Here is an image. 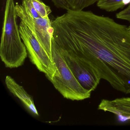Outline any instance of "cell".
Instances as JSON below:
<instances>
[{
	"label": "cell",
	"instance_id": "cell-1",
	"mask_svg": "<svg viewBox=\"0 0 130 130\" xmlns=\"http://www.w3.org/2000/svg\"><path fill=\"white\" fill-rule=\"evenodd\" d=\"M52 22L60 49L95 69L114 89L130 93V33L128 27L91 11H67Z\"/></svg>",
	"mask_w": 130,
	"mask_h": 130
},
{
	"label": "cell",
	"instance_id": "cell-2",
	"mask_svg": "<svg viewBox=\"0 0 130 130\" xmlns=\"http://www.w3.org/2000/svg\"><path fill=\"white\" fill-rule=\"evenodd\" d=\"M14 0H6L0 45V56L6 67L22 66L27 57L26 47L20 35Z\"/></svg>",
	"mask_w": 130,
	"mask_h": 130
},
{
	"label": "cell",
	"instance_id": "cell-3",
	"mask_svg": "<svg viewBox=\"0 0 130 130\" xmlns=\"http://www.w3.org/2000/svg\"><path fill=\"white\" fill-rule=\"evenodd\" d=\"M52 54L60 76H55L50 81L64 98L72 100H83L90 98L92 92L78 82L63 56L52 41Z\"/></svg>",
	"mask_w": 130,
	"mask_h": 130
},
{
	"label": "cell",
	"instance_id": "cell-4",
	"mask_svg": "<svg viewBox=\"0 0 130 130\" xmlns=\"http://www.w3.org/2000/svg\"><path fill=\"white\" fill-rule=\"evenodd\" d=\"M20 32L31 62L49 80L55 76H60L55 63L47 51L36 38L28 27L20 22Z\"/></svg>",
	"mask_w": 130,
	"mask_h": 130
},
{
	"label": "cell",
	"instance_id": "cell-5",
	"mask_svg": "<svg viewBox=\"0 0 130 130\" xmlns=\"http://www.w3.org/2000/svg\"><path fill=\"white\" fill-rule=\"evenodd\" d=\"M15 9L17 17L29 29L36 38L53 59L52 43L54 28L49 17L35 18L27 14L22 4L17 3Z\"/></svg>",
	"mask_w": 130,
	"mask_h": 130
},
{
	"label": "cell",
	"instance_id": "cell-6",
	"mask_svg": "<svg viewBox=\"0 0 130 130\" xmlns=\"http://www.w3.org/2000/svg\"><path fill=\"white\" fill-rule=\"evenodd\" d=\"M78 82L86 89L95 90L101 79L96 71L73 55L59 48L54 42Z\"/></svg>",
	"mask_w": 130,
	"mask_h": 130
},
{
	"label": "cell",
	"instance_id": "cell-7",
	"mask_svg": "<svg viewBox=\"0 0 130 130\" xmlns=\"http://www.w3.org/2000/svg\"><path fill=\"white\" fill-rule=\"evenodd\" d=\"M98 109L115 115L121 122L130 120V97L117 98L112 100L103 99Z\"/></svg>",
	"mask_w": 130,
	"mask_h": 130
},
{
	"label": "cell",
	"instance_id": "cell-8",
	"mask_svg": "<svg viewBox=\"0 0 130 130\" xmlns=\"http://www.w3.org/2000/svg\"><path fill=\"white\" fill-rule=\"evenodd\" d=\"M5 81L9 91L20 100L28 111L33 115L39 116L32 97L28 94L23 87L19 84L10 76H7Z\"/></svg>",
	"mask_w": 130,
	"mask_h": 130
},
{
	"label": "cell",
	"instance_id": "cell-9",
	"mask_svg": "<svg viewBox=\"0 0 130 130\" xmlns=\"http://www.w3.org/2000/svg\"><path fill=\"white\" fill-rule=\"evenodd\" d=\"M130 4V0H99L97 6L101 9L113 12L122 9Z\"/></svg>",
	"mask_w": 130,
	"mask_h": 130
},
{
	"label": "cell",
	"instance_id": "cell-10",
	"mask_svg": "<svg viewBox=\"0 0 130 130\" xmlns=\"http://www.w3.org/2000/svg\"><path fill=\"white\" fill-rule=\"evenodd\" d=\"M35 9L42 18H48L52 11L48 6L40 0H30Z\"/></svg>",
	"mask_w": 130,
	"mask_h": 130
},
{
	"label": "cell",
	"instance_id": "cell-11",
	"mask_svg": "<svg viewBox=\"0 0 130 130\" xmlns=\"http://www.w3.org/2000/svg\"><path fill=\"white\" fill-rule=\"evenodd\" d=\"M22 6L28 15L33 18H41V16L35 9L30 0H22Z\"/></svg>",
	"mask_w": 130,
	"mask_h": 130
},
{
	"label": "cell",
	"instance_id": "cell-12",
	"mask_svg": "<svg viewBox=\"0 0 130 130\" xmlns=\"http://www.w3.org/2000/svg\"><path fill=\"white\" fill-rule=\"evenodd\" d=\"M116 16L118 19L130 22V4L125 9L117 13Z\"/></svg>",
	"mask_w": 130,
	"mask_h": 130
},
{
	"label": "cell",
	"instance_id": "cell-13",
	"mask_svg": "<svg viewBox=\"0 0 130 130\" xmlns=\"http://www.w3.org/2000/svg\"><path fill=\"white\" fill-rule=\"evenodd\" d=\"M128 32H129V33H130V25L128 27Z\"/></svg>",
	"mask_w": 130,
	"mask_h": 130
}]
</instances>
